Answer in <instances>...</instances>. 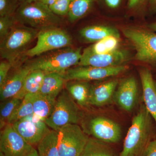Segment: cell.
Segmentation results:
<instances>
[{
    "label": "cell",
    "mask_w": 156,
    "mask_h": 156,
    "mask_svg": "<svg viewBox=\"0 0 156 156\" xmlns=\"http://www.w3.org/2000/svg\"><path fill=\"white\" fill-rule=\"evenodd\" d=\"M152 135V117L142 104L133 117L119 156H145Z\"/></svg>",
    "instance_id": "obj_1"
},
{
    "label": "cell",
    "mask_w": 156,
    "mask_h": 156,
    "mask_svg": "<svg viewBox=\"0 0 156 156\" xmlns=\"http://www.w3.org/2000/svg\"><path fill=\"white\" fill-rule=\"evenodd\" d=\"M82 55L80 48H62L40 55L23 66L30 71L39 70L46 73H64L74 66L78 65Z\"/></svg>",
    "instance_id": "obj_2"
},
{
    "label": "cell",
    "mask_w": 156,
    "mask_h": 156,
    "mask_svg": "<svg viewBox=\"0 0 156 156\" xmlns=\"http://www.w3.org/2000/svg\"><path fill=\"white\" fill-rule=\"evenodd\" d=\"M37 30L25 26L14 27L1 42V56L12 65L19 67L21 56H25L27 48L37 38Z\"/></svg>",
    "instance_id": "obj_3"
},
{
    "label": "cell",
    "mask_w": 156,
    "mask_h": 156,
    "mask_svg": "<svg viewBox=\"0 0 156 156\" xmlns=\"http://www.w3.org/2000/svg\"><path fill=\"white\" fill-rule=\"evenodd\" d=\"M15 16L20 22L39 30L56 27L61 20L49 6L36 1L20 3Z\"/></svg>",
    "instance_id": "obj_4"
},
{
    "label": "cell",
    "mask_w": 156,
    "mask_h": 156,
    "mask_svg": "<svg viewBox=\"0 0 156 156\" xmlns=\"http://www.w3.org/2000/svg\"><path fill=\"white\" fill-rule=\"evenodd\" d=\"M68 92L63 91L56 98L53 111L45 121L52 130L58 131L69 124H78L82 119L81 112Z\"/></svg>",
    "instance_id": "obj_5"
},
{
    "label": "cell",
    "mask_w": 156,
    "mask_h": 156,
    "mask_svg": "<svg viewBox=\"0 0 156 156\" xmlns=\"http://www.w3.org/2000/svg\"><path fill=\"white\" fill-rule=\"evenodd\" d=\"M122 32L134 46L136 60L156 65V34L134 28L124 29Z\"/></svg>",
    "instance_id": "obj_6"
},
{
    "label": "cell",
    "mask_w": 156,
    "mask_h": 156,
    "mask_svg": "<svg viewBox=\"0 0 156 156\" xmlns=\"http://www.w3.org/2000/svg\"><path fill=\"white\" fill-rule=\"evenodd\" d=\"M57 131L60 156H81L89 139L78 124H69Z\"/></svg>",
    "instance_id": "obj_7"
},
{
    "label": "cell",
    "mask_w": 156,
    "mask_h": 156,
    "mask_svg": "<svg viewBox=\"0 0 156 156\" xmlns=\"http://www.w3.org/2000/svg\"><path fill=\"white\" fill-rule=\"evenodd\" d=\"M52 27L39 30L36 44L28 49L25 56H39L53 50L68 48L72 44V39L64 30Z\"/></svg>",
    "instance_id": "obj_8"
},
{
    "label": "cell",
    "mask_w": 156,
    "mask_h": 156,
    "mask_svg": "<svg viewBox=\"0 0 156 156\" xmlns=\"http://www.w3.org/2000/svg\"><path fill=\"white\" fill-rule=\"evenodd\" d=\"M87 134L106 143H116L122 137L119 125L111 119L103 116L92 117L86 123Z\"/></svg>",
    "instance_id": "obj_9"
},
{
    "label": "cell",
    "mask_w": 156,
    "mask_h": 156,
    "mask_svg": "<svg viewBox=\"0 0 156 156\" xmlns=\"http://www.w3.org/2000/svg\"><path fill=\"white\" fill-rule=\"evenodd\" d=\"M128 69V66L126 65L107 68L78 66L68 69L63 75L66 82L73 80L88 82L118 76Z\"/></svg>",
    "instance_id": "obj_10"
},
{
    "label": "cell",
    "mask_w": 156,
    "mask_h": 156,
    "mask_svg": "<svg viewBox=\"0 0 156 156\" xmlns=\"http://www.w3.org/2000/svg\"><path fill=\"white\" fill-rule=\"evenodd\" d=\"M34 148L11 124L3 129L0 137V153L4 156H27Z\"/></svg>",
    "instance_id": "obj_11"
},
{
    "label": "cell",
    "mask_w": 156,
    "mask_h": 156,
    "mask_svg": "<svg viewBox=\"0 0 156 156\" xmlns=\"http://www.w3.org/2000/svg\"><path fill=\"white\" fill-rule=\"evenodd\" d=\"M130 55L128 51L116 49L105 54H95L87 48L82 53V57L78 66L107 68L124 65L129 60Z\"/></svg>",
    "instance_id": "obj_12"
},
{
    "label": "cell",
    "mask_w": 156,
    "mask_h": 156,
    "mask_svg": "<svg viewBox=\"0 0 156 156\" xmlns=\"http://www.w3.org/2000/svg\"><path fill=\"white\" fill-rule=\"evenodd\" d=\"M138 95V85L136 79L134 77H129L118 84L113 101L120 108L130 112L136 106Z\"/></svg>",
    "instance_id": "obj_13"
},
{
    "label": "cell",
    "mask_w": 156,
    "mask_h": 156,
    "mask_svg": "<svg viewBox=\"0 0 156 156\" xmlns=\"http://www.w3.org/2000/svg\"><path fill=\"white\" fill-rule=\"evenodd\" d=\"M12 125L26 141L32 146L38 145L50 130L44 121L22 119Z\"/></svg>",
    "instance_id": "obj_14"
},
{
    "label": "cell",
    "mask_w": 156,
    "mask_h": 156,
    "mask_svg": "<svg viewBox=\"0 0 156 156\" xmlns=\"http://www.w3.org/2000/svg\"><path fill=\"white\" fill-rule=\"evenodd\" d=\"M117 80L91 85L89 92V105L102 107L113 101L116 89L119 84Z\"/></svg>",
    "instance_id": "obj_15"
},
{
    "label": "cell",
    "mask_w": 156,
    "mask_h": 156,
    "mask_svg": "<svg viewBox=\"0 0 156 156\" xmlns=\"http://www.w3.org/2000/svg\"><path fill=\"white\" fill-rule=\"evenodd\" d=\"M30 71L23 66L8 78L2 85L0 86V98L1 101L15 97L20 92L27 76Z\"/></svg>",
    "instance_id": "obj_16"
},
{
    "label": "cell",
    "mask_w": 156,
    "mask_h": 156,
    "mask_svg": "<svg viewBox=\"0 0 156 156\" xmlns=\"http://www.w3.org/2000/svg\"><path fill=\"white\" fill-rule=\"evenodd\" d=\"M142 84L143 97L144 105L156 125V88L152 75L148 69H141L139 71Z\"/></svg>",
    "instance_id": "obj_17"
},
{
    "label": "cell",
    "mask_w": 156,
    "mask_h": 156,
    "mask_svg": "<svg viewBox=\"0 0 156 156\" xmlns=\"http://www.w3.org/2000/svg\"><path fill=\"white\" fill-rule=\"evenodd\" d=\"M66 82L63 73H47L38 93L57 98Z\"/></svg>",
    "instance_id": "obj_18"
},
{
    "label": "cell",
    "mask_w": 156,
    "mask_h": 156,
    "mask_svg": "<svg viewBox=\"0 0 156 156\" xmlns=\"http://www.w3.org/2000/svg\"><path fill=\"white\" fill-rule=\"evenodd\" d=\"M66 88L79 106L86 107L89 105L91 85L86 81L73 80L66 82Z\"/></svg>",
    "instance_id": "obj_19"
},
{
    "label": "cell",
    "mask_w": 156,
    "mask_h": 156,
    "mask_svg": "<svg viewBox=\"0 0 156 156\" xmlns=\"http://www.w3.org/2000/svg\"><path fill=\"white\" fill-rule=\"evenodd\" d=\"M80 34L86 41L97 42L107 37L115 36L120 38V34L116 29L104 26H91L82 29Z\"/></svg>",
    "instance_id": "obj_20"
},
{
    "label": "cell",
    "mask_w": 156,
    "mask_h": 156,
    "mask_svg": "<svg viewBox=\"0 0 156 156\" xmlns=\"http://www.w3.org/2000/svg\"><path fill=\"white\" fill-rule=\"evenodd\" d=\"M45 74L46 73L39 70L30 71L26 78L22 89L15 97L23 99L28 94L38 93Z\"/></svg>",
    "instance_id": "obj_21"
},
{
    "label": "cell",
    "mask_w": 156,
    "mask_h": 156,
    "mask_svg": "<svg viewBox=\"0 0 156 156\" xmlns=\"http://www.w3.org/2000/svg\"><path fill=\"white\" fill-rule=\"evenodd\" d=\"M56 98L37 93L34 101V114L43 121H46L53 111Z\"/></svg>",
    "instance_id": "obj_22"
},
{
    "label": "cell",
    "mask_w": 156,
    "mask_h": 156,
    "mask_svg": "<svg viewBox=\"0 0 156 156\" xmlns=\"http://www.w3.org/2000/svg\"><path fill=\"white\" fill-rule=\"evenodd\" d=\"M39 156H60L57 131L51 129L38 144Z\"/></svg>",
    "instance_id": "obj_23"
},
{
    "label": "cell",
    "mask_w": 156,
    "mask_h": 156,
    "mask_svg": "<svg viewBox=\"0 0 156 156\" xmlns=\"http://www.w3.org/2000/svg\"><path fill=\"white\" fill-rule=\"evenodd\" d=\"M81 156H116V155L106 143L92 137H89Z\"/></svg>",
    "instance_id": "obj_24"
},
{
    "label": "cell",
    "mask_w": 156,
    "mask_h": 156,
    "mask_svg": "<svg viewBox=\"0 0 156 156\" xmlns=\"http://www.w3.org/2000/svg\"><path fill=\"white\" fill-rule=\"evenodd\" d=\"M36 94L26 95L22 102L10 117L8 124H12L34 113L33 104Z\"/></svg>",
    "instance_id": "obj_25"
},
{
    "label": "cell",
    "mask_w": 156,
    "mask_h": 156,
    "mask_svg": "<svg viewBox=\"0 0 156 156\" xmlns=\"http://www.w3.org/2000/svg\"><path fill=\"white\" fill-rule=\"evenodd\" d=\"M93 0H71L68 16L74 22L83 17L92 7Z\"/></svg>",
    "instance_id": "obj_26"
},
{
    "label": "cell",
    "mask_w": 156,
    "mask_h": 156,
    "mask_svg": "<svg viewBox=\"0 0 156 156\" xmlns=\"http://www.w3.org/2000/svg\"><path fill=\"white\" fill-rule=\"evenodd\" d=\"M22 99L16 97L11 98L2 101L0 109L1 128H4L8 125V121L16 109L22 102Z\"/></svg>",
    "instance_id": "obj_27"
},
{
    "label": "cell",
    "mask_w": 156,
    "mask_h": 156,
    "mask_svg": "<svg viewBox=\"0 0 156 156\" xmlns=\"http://www.w3.org/2000/svg\"><path fill=\"white\" fill-rule=\"evenodd\" d=\"M119 38L115 36L107 37L89 48H87L92 53L97 54H105L112 52L118 49Z\"/></svg>",
    "instance_id": "obj_28"
},
{
    "label": "cell",
    "mask_w": 156,
    "mask_h": 156,
    "mask_svg": "<svg viewBox=\"0 0 156 156\" xmlns=\"http://www.w3.org/2000/svg\"><path fill=\"white\" fill-rule=\"evenodd\" d=\"M17 20L15 15H7L0 17V38L3 40L14 27Z\"/></svg>",
    "instance_id": "obj_29"
},
{
    "label": "cell",
    "mask_w": 156,
    "mask_h": 156,
    "mask_svg": "<svg viewBox=\"0 0 156 156\" xmlns=\"http://www.w3.org/2000/svg\"><path fill=\"white\" fill-rule=\"evenodd\" d=\"M18 0H0V17L13 15L20 4Z\"/></svg>",
    "instance_id": "obj_30"
},
{
    "label": "cell",
    "mask_w": 156,
    "mask_h": 156,
    "mask_svg": "<svg viewBox=\"0 0 156 156\" xmlns=\"http://www.w3.org/2000/svg\"><path fill=\"white\" fill-rule=\"evenodd\" d=\"M71 0H58L49 8L54 14L58 16L67 15Z\"/></svg>",
    "instance_id": "obj_31"
},
{
    "label": "cell",
    "mask_w": 156,
    "mask_h": 156,
    "mask_svg": "<svg viewBox=\"0 0 156 156\" xmlns=\"http://www.w3.org/2000/svg\"><path fill=\"white\" fill-rule=\"evenodd\" d=\"M12 65L9 62L2 61L0 63V86L2 85L9 76V70Z\"/></svg>",
    "instance_id": "obj_32"
},
{
    "label": "cell",
    "mask_w": 156,
    "mask_h": 156,
    "mask_svg": "<svg viewBox=\"0 0 156 156\" xmlns=\"http://www.w3.org/2000/svg\"><path fill=\"white\" fill-rule=\"evenodd\" d=\"M145 156H156V140L151 141L147 150Z\"/></svg>",
    "instance_id": "obj_33"
},
{
    "label": "cell",
    "mask_w": 156,
    "mask_h": 156,
    "mask_svg": "<svg viewBox=\"0 0 156 156\" xmlns=\"http://www.w3.org/2000/svg\"><path fill=\"white\" fill-rule=\"evenodd\" d=\"M147 0H128V7L129 9H134L142 5ZM149 1V0H148Z\"/></svg>",
    "instance_id": "obj_34"
},
{
    "label": "cell",
    "mask_w": 156,
    "mask_h": 156,
    "mask_svg": "<svg viewBox=\"0 0 156 156\" xmlns=\"http://www.w3.org/2000/svg\"><path fill=\"white\" fill-rule=\"evenodd\" d=\"M122 0H105L108 6L111 9L118 8L121 3Z\"/></svg>",
    "instance_id": "obj_35"
},
{
    "label": "cell",
    "mask_w": 156,
    "mask_h": 156,
    "mask_svg": "<svg viewBox=\"0 0 156 156\" xmlns=\"http://www.w3.org/2000/svg\"><path fill=\"white\" fill-rule=\"evenodd\" d=\"M150 10L152 13H156V0H149Z\"/></svg>",
    "instance_id": "obj_36"
},
{
    "label": "cell",
    "mask_w": 156,
    "mask_h": 156,
    "mask_svg": "<svg viewBox=\"0 0 156 156\" xmlns=\"http://www.w3.org/2000/svg\"><path fill=\"white\" fill-rule=\"evenodd\" d=\"M58 0H37L36 2H40L43 3L46 5L49 6L53 5L54 3L57 2Z\"/></svg>",
    "instance_id": "obj_37"
},
{
    "label": "cell",
    "mask_w": 156,
    "mask_h": 156,
    "mask_svg": "<svg viewBox=\"0 0 156 156\" xmlns=\"http://www.w3.org/2000/svg\"><path fill=\"white\" fill-rule=\"evenodd\" d=\"M27 156H39L37 151L34 148L33 150L30 152Z\"/></svg>",
    "instance_id": "obj_38"
},
{
    "label": "cell",
    "mask_w": 156,
    "mask_h": 156,
    "mask_svg": "<svg viewBox=\"0 0 156 156\" xmlns=\"http://www.w3.org/2000/svg\"><path fill=\"white\" fill-rule=\"evenodd\" d=\"M148 27L151 30L156 32V22L151 23L148 26Z\"/></svg>",
    "instance_id": "obj_39"
},
{
    "label": "cell",
    "mask_w": 156,
    "mask_h": 156,
    "mask_svg": "<svg viewBox=\"0 0 156 156\" xmlns=\"http://www.w3.org/2000/svg\"><path fill=\"white\" fill-rule=\"evenodd\" d=\"M20 3L30 2H35L37 0H18Z\"/></svg>",
    "instance_id": "obj_40"
},
{
    "label": "cell",
    "mask_w": 156,
    "mask_h": 156,
    "mask_svg": "<svg viewBox=\"0 0 156 156\" xmlns=\"http://www.w3.org/2000/svg\"><path fill=\"white\" fill-rule=\"evenodd\" d=\"M0 156H4V155L2 153H0Z\"/></svg>",
    "instance_id": "obj_41"
},
{
    "label": "cell",
    "mask_w": 156,
    "mask_h": 156,
    "mask_svg": "<svg viewBox=\"0 0 156 156\" xmlns=\"http://www.w3.org/2000/svg\"><path fill=\"white\" fill-rule=\"evenodd\" d=\"M155 86L156 88V81H155Z\"/></svg>",
    "instance_id": "obj_42"
}]
</instances>
